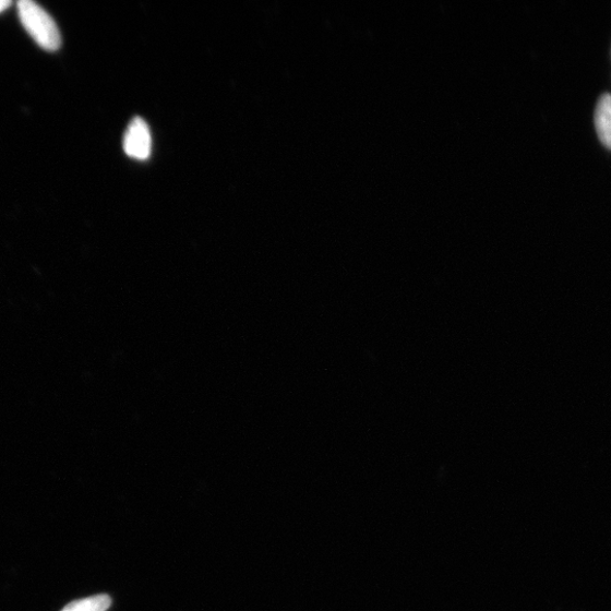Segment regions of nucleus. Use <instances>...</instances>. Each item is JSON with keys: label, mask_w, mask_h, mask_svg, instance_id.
Segmentation results:
<instances>
[{"label": "nucleus", "mask_w": 611, "mask_h": 611, "mask_svg": "<svg viewBox=\"0 0 611 611\" xmlns=\"http://www.w3.org/2000/svg\"><path fill=\"white\" fill-rule=\"evenodd\" d=\"M110 606V597L107 595H99L73 601L61 611H107Z\"/></svg>", "instance_id": "nucleus-4"}, {"label": "nucleus", "mask_w": 611, "mask_h": 611, "mask_svg": "<svg viewBox=\"0 0 611 611\" xmlns=\"http://www.w3.org/2000/svg\"><path fill=\"white\" fill-rule=\"evenodd\" d=\"M595 122L601 143L611 149V96L603 95L596 109Z\"/></svg>", "instance_id": "nucleus-3"}, {"label": "nucleus", "mask_w": 611, "mask_h": 611, "mask_svg": "<svg viewBox=\"0 0 611 611\" xmlns=\"http://www.w3.org/2000/svg\"><path fill=\"white\" fill-rule=\"evenodd\" d=\"M11 5V0H0V13L7 11Z\"/></svg>", "instance_id": "nucleus-5"}, {"label": "nucleus", "mask_w": 611, "mask_h": 611, "mask_svg": "<svg viewBox=\"0 0 611 611\" xmlns=\"http://www.w3.org/2000/svg\"><path fill=\"white\" fill-rule=\"evenodd\" d=\"M19 15L27 34L47 51H56L61 46V37L53 19L33 0H21Z\"/></svg>", "instance_id": "nucleus-1"}, {"label": "nucleus", "mask_w": 611, "mask_h": 611, "mask_svg": "<svg viewBox=\"0 0 611 611\" xmlns=\"http://www.w3.org/2000/svg\"><path fill=\"white\" fill-rule=\"evenodd\" d=\"M152 137L149 129L144 119L136 117L131 124L124 137V151L127 155L139 161L147 160L151 156Z\"/></svg>", "instance_id": "nucleus-2"}]
</instances>
